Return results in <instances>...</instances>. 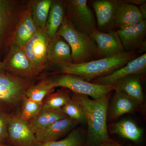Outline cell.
<instances>
[{
  "mask_svg": "<svg viewBox=\"0 0 146 146\" xmlns=\"http://www.w3.org/2000/svg\"><path fill=\"white\" fill-rule=\"evenodd\" d=\"M108 132L116 134L134 143H138L143 138V129L133 120H121L110 124L108 127Z\"/></svg>",
  "mask_w": 146,
  "mask_h": 146,
  "instance_id": "obj_21",
  "label": "cell"
},
{
  "mask_svg": "<svg viewBox=\"0 0 146 146\" xmlns=\"http://www.w3.org/2000/svg\"><path fill=\"white\" fill-rule=\"evenodd\" d=\"M1 110H3L2 108V106H1V105L0 104V111H1Z\"/></svg>",
  "mask_w": 146,
  "mask_h": 146,
  "instance_id": "obj_36",
  "label": "cell"
},
{
  "mask_svg": "<svg viewBox=\"0 0 146 146\" xmlns=\"http://www.w3.org/2000/svg\"><path fill=\"white\" fill-rule=\"evenodd\" d=\"M21 104V110L19 112V116L23 119L29 122L37 116L42 111V104L25 97Z\"/></svg>",
  "mask_w": 146,
  "mask_h": 146,
  "instance_id": "obj_28",
  "label": "cell"
},
{
  "mask_svg": "<svg viewBox=\"0 0 146 146\" xmlns=\"http://www.w3.org/2000/svg\"><path fill=\"white\" fill-rule=\"evenodd\" d=\"M119 0H96L92 2L97 23V29L106 32L115 28L116 13Z\"/></svg>",
  "mask_w": 146,
  "mask_h": 146,
  "instance_id": "obj_12",
  "label": "cell"
},
{
  "mask_svg": "<svg viewBox=\"0 0 146 146\" xmlns=\"http://www.w3.org/2000/svg\"><path fill=\"white\" fill-rule=\"evenodd\" d=\"M66 15L64 1L53 0L47 19L45 31L50 39L56 35Z\"/></svg>",
  "mask_w": 146,
  "mask_h": 146,
  "instance_id": "obj_22",
  "label": "cell"
},
{
  "mask_svg": "<svg viewBox=\"0 0 146 146\" xmlns=\"http://www.w3.org/2000/svg\"><path fill=\"white\" fill-rule=\"evenodd\" d=\"M27 6V1L0 0V48L4 46L9 50L16 27Z\"/></svg>",
  "mask_w": 146,
  "mask_h": 146,
  "instance_id": "obj_5",
  "label": "cell"
},
{
  "mask_svg": "<svg viewBox=\"0 0 146 146\" xmlns=\"http://www.w3.org/2000/svg\"><path fill=\"white\" fill-rule=\"evenodd\" d=\"M5 68L4 65L2 61H0V72H5Z\"/></svg>",
  "mask_w": 146,
  "mask_h": 146,
  "instance_id": "obj_34",
  "label": "cell"
},
{
  "mask_svg": "<svg viewBox=\"0 0 146 146\" xmlns=\"http://www.w3.org/2000/svg\"><path fill=\"white\" fill-rule=\"evenodd\" d=\"M95 146H121V145L118 141L111 139L109 141L103 142Z\"/></svg>",
  "mask_w": 146,
  "mask_h": 146,
  "instance_id": "obj_31",
  "label": "cell"
},
{
  "mask_svg": "<svg viewBox=\"0 0 146 146\" xmlns=\"http://www.w3.org/2000/svg\"><path fill=\"white\" fill-rule=\"evenodd\" d=\"M48 77L55 88H66L73 93L90 96L94 100L102 98L116 89L114 85L92 83L78 76L70 74H53Z\"/></svg>",
  "mask_w": 146,
  "mask_h": 146,
  "instance_id": "obj_4",
  "label": "cell"
},
{
  "mask_svg": "<svg viewBox=\"0 0 146 146\" xmlns=\"http://www.w3.org/2000/svg\"><path fill=\"white\" fill-rule=\"evenodd\" d=\"M141 75L133 74L125 77L115 82V91L125 94L141 105L144 100V95L141 82Z\"/></svg>",
  "mask_w": 146,
  "mask_h": 146,
  "instance_id": "obj_20",
  "label": "cell"
},
{
  "mask_svg": "<svg viewBox=\"0 0 146 146\" xmlns=\"http://www.w3.org/2000/svg\"><path fill=\"white\" fill-rule=\"evenodd\" d=\"M79 123L76 121L67 117L55 122L35 135L42 145L48 142L58 141L65 135H68Z\"/></svg>",
  "mask_w": 146,
  "mask_h": 146,
  "instance_id": "obj_16",
  "label": "cell"
},
{
  "mask_svg": "<svg viewBox=\"0 0 146 146\" xmlns=\"http://www.w3.org/2000/svg\"><path fill=\"white\" fill-rule=\"evenodd\" d=\"M146 20L138 6L120 1L116 13L115 27L125 28Z\"/></svg>",
  "mask_w": 146,
  "mask_h": 146,
  "instance_id": "obj_19",
  "label": "cell"
},
{
  "mask_svg": "<svg viewBox=\"0 0 146 146\" xmlns=\"http://www.w3.org/2000/svg\"><path fill=\"white\" fill-rule=\"evenodd\" d=\"M3 62L8 72L34 80L38 77L22 48L11 46Z\"/></svg>",
  "mask_w": 146,
  "mask_h": 146,
  "instance_id": "obj_10",
  "label": "cell"
},
{
  "mask_svg": "<svg viewBox=\"0 0 146 146\" xmlns=\"http://www.w3.org/2000/svg\"><path fill=\"white\" fill-rule=\"evenodd\" d=\"M13 146H41L28 122L18 113L11 116L8 128V141Z\"/></svg>",
  "mask_w": 146,
  "mask_h": 146,
  "instance_id": "obj_9",
  "label": "cell"
},
{
  "mask_svg": "<svg viewBox=\"0 0 146 146\" xmlns=\"http://www.w3.org/2000/svg\"><path fill=\"white\" fill-rule=\"evenodd\" d=\"M54 89L48 77L44 78L30 88L27 92L26 97L42 104L46 97L53 92Z\"/></svg>",
  "mask_w": 146,
  "mask_h": 146,
  "instance_id": "obj_26",
  "label": "cell"
},
{
  "mask_svg": "<svg viewBox=\"0 0 146 146\" xmlns=\"http://www.w3.org/2000/svg\"><path fill=\"white\" fill-rule=\"evenodd\" d=\"M134 52H125L111 57L100 58L79 64L71 63L58 68L52 74H70L86 81L109 75L135 58Z\"/></svg>",
  "mask_w": 146,
  "mask_h": 146,
  "instance_id": "obj_2",
  "label": "cell"
},
{
  "mask_svg": "<svg viewBox=\"0 0 146 146\" xmlns=\"http://www.w3.org/2000/svg\"><path fill=\"white\" fill-rule=\"evenodd\" d=\"M11 114L0 111V144L6 145L8 141V128Z\"/></svg>",
  "mask_w": 146,
  "mask_h": 146,
  "instance_id": "obj_30",
  "label": "cell"
},
{
  "mask_svg": "<svg viewBox=\"0 0 146 146\" xmlns=\"http://www.w3.org/2000/svg\"><path fill=\"white\" fill-rule=\"evenodd\" d=\"M85 140L83 131L75 128L63 139L45 143L41 146H84Z\"/></svg>",
  "mask_w": 146,
  "mask_h": 146,
  "instance_id": "obj_27",
  "label": "cell"
},
{
  "mask_svg": "<svg viewBox=\"0 0 146 146\" xmlns=\"http://www.w3.org/2000/svg\"><path fill=\"white\" fill-rule=\"evenodd\" d=\"M89 35L96 45L99 59L125 52L117 31L105 32L96 29Z\"/></svg>",
  "mask_w": 146,
  "mask_h": 146,
  "instance_id": "obj_11",
  "label": "cell"
},
{
  "mask_svg": "<svg viewBox=\"0 0 146 146\" xmlns=\"http://www.w3.org/2000/svg\"><path fill=\"white\" fill-rule=\"evenodd\" d=\"M38 29L27 4L16 27L11 46L23 48Z\"/></svg>",
  "mask_w": 146,
  "mask_h": 146,
  "instance_id": "obj_17",
  "label": "cell"
},
{
  "mask_svg": "<svg viewBox=\"0 0 146 146\" xmlns=\"http://www.w3.org/2000/svg\"><path fill=\"white\" fill-rule=\"evenodd\" d=\"M53 0H31L27 1L31 16L38 29H45Z\"/></svg>",
  "mask_w": 146,
  "mask_h": 146,
  "instance_id": "obj_24",
  "label": "cell"
},
{
  "mask_svg": "<svg viewBox=\"0 0 146 146\" xmlns=\"http://www.w3.org/2000/svg\"><path fill=\"white\" fill-rule=\"evenodd\" d=\"M48 64L58 68L72 63L70 47L63 37L56 35L50 39L47 50Z\"/></svg>",
  "mask_w": 146,
  "mask_h": 146,
  "instance_id": "obj_15",
  "label": "cell"
},
{
  "mask_svg": "<svg viewBox=\"0 0 146 146\" xmlns=\"http://www.w3.org/2000/svg\"><path fill=\"white\" fill-rule=\"evenodd\" d=\"M117 31L125 52H134V50L140 48L146 43V20Z\"/></svg>",
  "mask_w": 146,
  "mask_h": 146,
  "instance_id": "obj_14",
  "label": "cell"
},
{
  "mask_svg": "<svg viewBox=\"0 0 146 146\" xmlns=\"http://www.w3.org/2000/svg\"><path fill=\"white\" fill-rule=\"evenodd\" d=\"M61 111L68 117L79 123L86 122V118L82 108L76 102L71 99L61 108Z\"/></svg>",
  "mask_w": 146,
  "mask_h": 146,
  "instance_id": "obj_29",
  "label": "cell"
},
{
  "mask_svg": "<svg viewBox=\"0 0 146 146\" xmlns=\"http://www.w3.org/2000/svg\"><path fill=\"white\" fill-rule=\"evenodd\" d=\"M110 94L99 99H91L85 95L74 94L72 99L82 108L88 125L87 142L90 146H96L111 140L108 130V112Z\"/></svg>",
  "mask_w": 146,
  "mask_h": 146,
  "instance_id": "obj_1",
  "label": "cell"
},
{
  "mask_svg": "<svg viewBox=\"0 0 146 146\" xmlns=\"http://www.w3.org/2000/svg\"><path fill=\"white\" fill-rule=\"evenodd\" d=\"M67 117L62 111L42 108L41 112L35 118L28 122L33 132L36 134L55 122Z\"/></svg>",
  "mask_w": 146,
  "mask_h": 146,
  "instance_id": "obj_23",
  "label": "cell"
},
{
  "mask_svg": "<svg viewBox=\"0 0 146 146\" xmlns=\"http://www.w3.org/2000/svg\"><path fill=\"white\" fill-rule=\"evenodd\" d=\"M123 1L124 2L131 4L137 6V5L140 6L146 3L145 0H125Z\"/></svg>",
  "mask_w": 146,
  "mask_h": 146,
  "instance_id": "obj_32",
  "label": "cell"
},
{
  "mask_svg": "<svg viewBox=\"0 0 146 146\" xmlns=\"http://www.w3.org/2000/svg\"><path fill=\"white\" fill-rule=\"evenodd\" d=\"M66 14L76 29L90 35L97 29L96 20L87 0H65Z\"/></svg>",
  "mask_w": 146,
  "mask_h": 146,
  "instance_id": "obj_7",
  "label": "cell"
},
{
  "mask_svg": "<svg viewBox=\"0 0 146 146\" xmlns=\"http://www.w3.org/2000/svg\"><path fill=\"white\" fill-rule=\"evenodd\" d=\"M35 81L6 71L0 72V104L12 108L18 106Z\"/></svg>",
  "mask_w": 146,
  "mask_h": 146,
  "instance_id": "obj_6",
  "label": "cell"
},
{
  "mask_svg": "<svg viewBox=\"0 0 146 146\" xmlns=\"http://www.w3.org/2000/svg\"><path fill=\"white\" fill-rule=\"evenodd\" d=\"M0 146H10L7 145H4V144H0Z\"/></svg>",
  "mask_w": 146,
  "mask_h": 146,
  "instance_id": "obj_35",
  "label": "cell"
},
{
  "mask_svg": "<svg viewBox=\"0 0 146 146\" xmlns=\"http://www.w3.org/2000/svg\"><path fill=\"white\" fill-rule=\"evenodd\" d=\"M115 91L108 106V119L110 121H114L123 115L134 112L139 106L124 93Z\"/></svg>",
  "mask_w": 146,
  "mask_h": 146,
  "instance_id": "obj_18",
  "label": "cell"
},
{
  "mask_svg": "<svg viewBox=\"0 0 146 146\" xmlns=\"http://www.w3.org/2000/svg\"><path fill=\"white\" fill-rule=\"evenodd\" d=\"M140 12L142 13L143 16L144 18L146 20V4L144 3L143 4L141 5L139 7Z\"/></svg>",
  "mask_w": 146,
  "mask_h": 146,
  "instance_id": "obj_33",
  "label": "cell"
},
{
  "mask_svg": "<svg viewBox=\"0 0 146 146\" xmlns=\"http://www.w3.org/2000/svg\"><path fill=\"white\" fill-rule=\"evenodd\" d=\"M145 53L134 58L125 65L108 75L95 79L90 82L97 84L112 85L121 79L131 75H142L145 73Z\"/></svg>",
  "mask_w": 146,
  "mask_h": 146,
  "instance_id": "obj_13",
  "label": "cell"
},
{
  "mask_svg": "<svg viewBox=\"0 0 146 146\" xmlns=\"http://www.w3.org/2000/svg\"><path fill=\"white\" fill-rule=\"evenodd\" d=\"M71 99V91L61 88L46 97L42 104L43 109L61 111L62 108Z\"/></svg>",
  "mask_w": 146,
  "mask_h": 146,
  "instance_id": "obj_25",
  "label": "cell"
},
{
  "mask_svg": "<svg viewBox=\"0 0 146 146\" xmlns=\"http://www.w3.org/2000/svg\"><path fill=\"white\" fill-rule=\"evenodd\" d=\"M50 40L45 29H38L22 48L37 75L39 76L49 65L47 50Z\"/></svg>",
  "mask_w": 146,
  "mask_h": 146,
  "instance_id": "obj_8",
  "label": "cell"
},
{
  "mask_svg": "<svg viewBox=\"0 0 146 146\" xmlns=\"http://www.w3.org/2000/svg\"><path fill=\"white\" fill-rule=\"evenodd\" d=\"M56 35L63 37L70 47L72 63L99 59L96 45L90 35L76 29L66 14Z\"/></svg>",
  "mask_w": 146,
  "mask_h": 146,
  "instance_id": "obj_3",
  "label": "cell"
}]
</instances>
